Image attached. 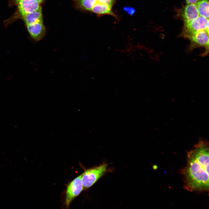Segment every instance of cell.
<instances>
[{"instance_id":"8fae6325","label":"cell","mask_w":209,"mask_h":209,"mask_svg":"<svg viewBox=\"0 0 209 209\" xmlns=\"http://www.w3.org/2000/svg\"><path fill=\"white\" fill-rule=\"evenodd\" d=\"M199 16L209 18V0H200L196 4Z\"/></svg>"},{"instance_id":"9c48e42d","label":"cell","mask_w":209,"mask_h":209,"mask_svg":"<svg viewBox=\"0 0 209 209\" xmlns=\"http://www.w3.org/2000/svg\"><path fill=\"white\" fill-rule=\"evenodd\" d=\"M112 6L97 2L92 8L91 11L99 15H109L117 18L112 11Z\"/></svg>"},{"instance_id":"30bf717a","label":"cell","mask_w":209,"mask_h":209,"mask_svg":"<svg viewBox=\"0 0 209 209\" xmlns=\"http://www.w3.org/2000/svg\"><path fill=\"white\" fill-rule=\"evenodd\" d=\"M26 25L32 24L40 21H43L42 8L28 13L22 17Z\"/></svg>"},{"instance_id":"9a60e30c","label":"cell","mask_w":209,"mask_h":209,"mask_svg":"<svg viewBox=\"0 0 209 209\" xmlns=\"http://www.w3.org/2000/svg\"><path fill=\"white\" fill-rule=\"evenodd\" d=\"M200 0H185L186 4H196Z\"/></svg>"},{"instance_id":"277c9868","label":"cell","mask_w":209,"mask_h":209,"mask_svg":"<svg viewBox=\"0 0 209 209\" xmlns=\"http://www.w3.org/2000/svg\"><path fill=\"white\" fill-rule=\"evenodd\" d=\"M82 174L74 179L68 185L66 192L65 205L68 208L73 200L84 190L82 179Z\"/></svg>"},{"instance_id":"ba28073f","label":"cell","mask_w":209,"mask_h":209,"mask_svg":"<svg viewBox=\"0 0 209 209\" xmlns=\"http://www.w3.org/2000/svg\"><path fill=\"white\" fill-rule=\"evenodd\" d=\"M199 16L196 4H187L181 14L184 23L191 21Z\"/></svg>"},{"instance_id":"4fadbf2b","label":"cell","mask_w":209,"mask_h":209,"mask_svg":"<svg viewBox=\"0 0 209 209\" xmlns=\"http://www.w3.org/2000/svg\"><path fill=\"white\" fill-rule=\"evenodd\" d=\"M123 10L124 12L130 16L133 15L135 12V8L132 7L125 6L123 7Z\"/></svg>"},{"instance_id":"5bb4252c","label":"cell","mask_w":209,"mask_h":209,"mask_svg":"<svg viewBox=\"0 0 209 209\" xmlns=\"http://www.w3.org/2000/svg\"><path fill=\"white\" fill-rule=\"evenodd\" d=\"M115 0H97V2L113 6Z\"/></svg>"},{"instance_id":"6da1fadb","label":"cell","mask_w":209,"mask_h":209,"mask_svg":"<svg viewBox=\"0 0 209 209\" xmlns=\"http://www.w3.org/2000/svg\"><path fill=\"white\" fill-rule=\"evenodd\" d=\"M187 163L181 170L183 176V188L190 192L209 191V145L200 140L187 152Z\"/></svg>"},{"instance_id":"2e32d148","label":"cell","mask_w":209,"mask_h":209,"mask_svg":"<svg viewBox=\"0 0 209 209\" xmlns=\"http://www.w3.org/2000/svg\"><path fill=\"white\" fill-rule=\"evenodd\" d=\"M39 3H42L44 0H36Z\"/></svg>"},{"instance_id":"7a4b0ae2","label":"cell","mask_w":209,"mask_h":209,"mask_svg":"<svg viewBox=\"0 0 209 209\" xmlns=\"http://www.w3.org/2000/svg\"><path fill=\"white\" fill-rule=\"evenodd\" d=\"M107 165L103 163L86 170L83 173L82 182L84 190L89 188L104 175L107 171Z\"/></svg>"},{"instance_id":"5b68a950","label":"cell","mask_w":209,"mask_h":209,"mask_svg":"<svg viewBox=\"0 0 209 209\" xmlns=\"http://www.w3.org/2000/svg\"><path fill=\"white\" fill-rule=\"evenodd\" d=\"M187 39L191 42V49L196 47H205L208 52L209 47V32L206 30L197 31L188 36Z\"/></svg>"},{"instance_id":"8992f818","label":"cell","mask_w":209,"mask_h":209,"mask_svg":"<svg viewBox=\"0 0 209 209\" xmlns=\"http://www.w3.org/2000/svg\"><path fill=\"white\" fill-rule=\"evenodd\" d=\"M16 1L19 12L22 17L41 7L40 3L36 0H16Z\"/></svg>"},{"instance_id":"7c38bea8","label":"cell","mask_w":209,"mask_h":209,"mask_svg":"<svg viewBox=\"0 0 209 209\" xmlns=\"http://www.w3.org/2000/svg\"><path fill=\"white\" fill-rule=\"evenodd\" d=\"M77 2L79 7L82 9L91 11L97 1V0H77Z\"/></svg>"},{"instance_id":"52a82bcc","label":"cell","mask_w":209,"mask_h":209,"mask_svg":"<svg viewBox=\"0 0 209 209\" xmlns=\"http://www.w3.org/2000/svg\"><path fill=\"white\" fill-rule=\"evenodd\" d=\"M27 27L30 36L35 41H39L44 37L45 28L43 21L27 25Z\"/></svg>"},{"instance_id":"3957f363","label":"cell","mask_w":209,"mask_h":209,"mask_svg":"<svg viewBox=\"0 0 209 209\" xmlns=\"http://www.w3.org/2000/svg\"><path fill=\"white\" fill-rule=\"evenodd\" d=\"M206 30L209 32V19L199 16L192 20L184 23L182 35L186 38L197 31Z\"/></svg>"}]
</instances>
